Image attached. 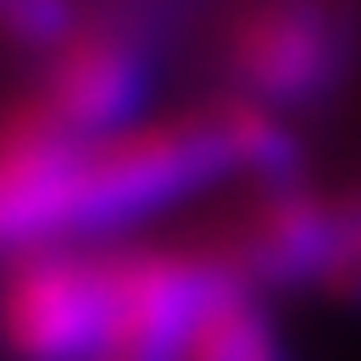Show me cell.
Masks as SVG:
<instances>
[{
    "label": "cell",
    "instance_id": "1",
    "mask_svg": "<svg viewBox=\"0 0 361 361\" xmlns=\"http://www.w3.org/2000/svg\"><path fill=\"white\" fill-rule=\"evenodd\" d=\"M233 173L239 161L223 100L178 117H139L134 128L84 145L73 183V245H106V233L173 212Z\"/></svg>",
    "mask_w": 361,
    "mask_h": 361
},
{
    "label": "cell",
    "instance_id": "2",
    "mask_svg": "<svg viewBox=\"0 0 361 361\" xmlns=\"http://www.w3.org/2000/svg\"><path fill=\"white\" fill-rule=\"evenodd\" d=\"M345 0H239L223 23L228 94L267 111H300L328 100L350 67Z\"/></svg>",
    "mask_w": 361,
    "mask_h": 361
},
{
    "label": "cell",
    "instance_id": "3",
    "mask_svg": "<svg viewBox=\"0 0 361 361\" xmlns=\"http://www.w3.org/2000/svg\"><path fill=\"white\" fill-rule=\"evenodd\" d=\"M239 289L212 245H117L100 361H189L206 312Z\"/></svg>",
    "mask_w": 361,
    "mask_h": 361
},
{
    "label": "cell",
    "instance_id": "4",
    "mask_svg": "<svg viewBox=\"0 0 361 361\" xmlns=\"http://www.w3.org/2000/svg\"><path fill=\"white\" fill-rule=\"evenodd\" d=\"M117 245H39L6 262L11 361H100Z\"/></svg>",
    "mask_w": 361,
    "mask_h": 361
},
{
    "label": "cell",
    "instance_id": "5",
    "mask_svg": "<svg viewBox=\"0 0 361 361\" xmlns=\"http://www.w3.org/2000/svg\"><path fill=\"white\" fill-rule=\"evenodd\" d=\"M23 94L56 128L94 145V139L123 134L145 117L150 50L139 39V28L123 17H78L39 56V78Z\"/></svg>",
    "mask_w": 361,
    "mask_h": 361
},
{
    "label": "cell",
    "instance_id": "6",
    "mask_svg": "<svg viewBox=\"0 0 361 361\" xmlns=\"http://www.w3.org/2000/svg\"><path fill=\"white\" fill-rule=\"evenodd\" d=\"M345 245V200L322 195L312 183H278L256 189V200L223 228L212 245L228 278L250 295H300L328 283Z\"/></svg>",
    "mask_w": 361,
    "mask_h": 361
},
{
    "label": "cell",
    "instance_id": "7",
    "mask_svg": "<svg viewBox=\"0 0 361 361\" xmlns=\"http://www.w3.org/2000/svg\"><path fill=\"white\" fill-rule=\"evenodd\" d=\"M78 161L84 139L56 128L28 94H17L0 134V233L11 256L39 245H73Z\"/></svg>",
    "mask_w": 361,
    "mask_h": 361
},
{
    "label": "cell",
    "instance_id": "8",
    "mask_svg": "<svg viewBox=\"0 0 361 361\" xmlns=\"http://www.w3.org/2000/svg\"><path fill=\"white\" fill-rule=\"evenodd\" d=\"M189 361H289V350H283V334L272 322L267 300L250 289H228L206 312Z\"/></svg>",
    "mask_w": 361,
    "mask_h": 361
},
{
    "label": "cell",
    "instance_id": "9",
    "mask_svg": "<svg viewBox=\"0 0 361 361\" xmlns=\"http://www.w3.org/2000/svg\"><path fill=\"white\" fill-rule=\"evenodd\" d=\"M345 200V245H339V262L328 272V283H322V295L334 300V306H361V183L350 195H339Z\"/></svg>",
    "mask_w": 361,
    "mask_h": 361
}]
</instances>
